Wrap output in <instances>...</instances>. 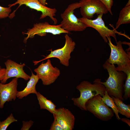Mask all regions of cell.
Masks as SVG:
<instances>
[{
    "instance_id": "cell-1",
    "label": "cell",
    "mask_w": 130,
    "mask_h": 130,
    "mask_svg": "<svg viewBox=\"0 0 130 130\" xmlns=\"http://www.w3.org/2000/svg\"><path fill=\"white\" fill-rule=\"evenodd\" d=\"M103 66L108 73L109 76L108 78L105 82H101L100 79H97L93 82L102 84L104 86L109 95L123 101L124 83L127 77L126 74L122 71H117L114 64H110L107 60Z\"/></svg>"
},
{
    "instance_id": "cell-2",
    "label": "cell",
    "mask_w": 130,
    "mask_h": 130,
    "mask_svg": "<svg viewBox=\"0 0 130 130\" xmlns=\"http://www.w3.org/2000/svg\"><path fill=\"white\" fill-rule=\"evenodd\" d=\"M92 84L86 81H84L78 85L76 88L80 92V96L72 98L71 99L74 104L82 110L87 111L85 104L87 101L94 96L99 94L103 97L106 90L104 86L97 82Z\"/></svg>"
},
{
    "instance_id": "cell-3",
    "label": "cell",
    "mask_w": 130,
    "mask_h": 130,
    "mask_svg": "<svg viewBox=\"0 0 130 130\" xmlns=\"http://www.w3.org/2000/svg\"><path fill=\"white\" fill-rule=\"evenodd\" d=\"M79 2H75L68 5L60 15L62 20L60 24L62 29L70 32L71 31H82L87 27L86 25L77 18L74 14V10L80 7Z\"/></svg>"
},
{
    "instance_id": "cell-4",
    "label": "cell",
    "mask_w": 130,
    "mask_h": 130,
    "mask_svg": "<svg viewBox=\"0 0 130 130\" xmlns=\"http://www.w3.org/2000/svg\"><path fill=\"white\" fill-rule=\"evenodd\" d=\"M102 97L99 94L94 96L87 101L85 106L86 110L99 119L106 121L111 119L114 113L102 101Z\"/></svg>"
},
{
    "instance_id": "cell-5",
    "label": "cell",
    "mask_w": 130,
    "mask_h": 130,
    "mask_svg": "<svg viewBox=\"0 0 130 130\" xmlns=\"http://www.w3.org/2000/svg\"><path fill=\"white\" fill-rule=\"evenodd\" d=\"M65 37V41L63 47L53 51L52 49L49 50L51 51L50 53L46 56H44L45 57L44 58L39 61L33 62L34 65H36L39 63L46 59L55 58H58L60 60V63L63 65L66 66H68L69 60L71 58L70 54L75 48L76 43L73 41L68 34H66Z\"/></svg>"
},
{
    "instance_id": "cell-6",
    "label": "cell",
    "mask_w": 130,
    "mask_h": 130,
    "mask_svg": "<svg viewBox=\"0 0 130 130\" xmlns=\"http://www.w3.org/2000/svg\"><path fill=\"white\" fill-rule=\"evenodd\" d=\"M70 33L62 29L60 24L52 25L46 22L36 23L34 24L33 27L29 29L25 33L27 36L25 38L24 42L26 43L29 38H33L36 35L43 36H46L47 33L57 35L63 33L69 34Z\"/></svg>"
},
{
    "instance_id": "cell-7",
    "label": "cell",
    "mask_w": 130,
    "mask_h": 130,
    "mask_svg": "<svg viewBox=\"0 0 130 130\" xmlns=\"http://www.w3.org/2000/svg\"><path fill=\"white\" fill-rule=\"evenodd\" d=\"M34 71L44 85H50L54 83L60 74V70L53 66L49 58L46 63L42 62Z\"/></svg>"
},
{
    "instance_id": "cell-8",
    "label": "cell",
    "mask_w": 130,
    "mask_h": 130,
    "mask_svg": "<svg viewBox=\"0 0 130 130\" xmlns=\"http://www.w3.org/2000/svg\"><path fill=\"white\" fill-rule=\"evenodd\" d=\"M107 38L111 51L109 58L107 61L111 64H116L118 66H124L130 64V55L123 49V42L120 40L117 41L115 45L112 43L110 37Z\"/></svg>"
},
{
    "instance_id": "cell-9",
    "label": "cell",
    "mask_w": 130,
    "mask_h": 130,
    "mask_svg": "<svg viewBox=\"0 0 130 130\" xmlns=\"http://www.w3.org/2000/svg\"><path fill=\"white\" fill-rule=\"evenodd\" d=\"M103 14L98 15L97 18L94 20L89 19L82 17L78 18L84 23L87 27H91L96 29L99 33L105 42L107 43V38L111 36L114 38L117 42L116 33H117L115 29L111 30L106 26L102 19Z\"/></svg>"
},
{
    "instance_id": "cell-10",
    "label": "cell",
    "mask_w": 130,
    "mask_h": 130,
    "mask_svg": "<svg viewBox=\"0 0 130 130\" xmlns=\"http://www.w3.org/2000/svg\"><path fill=\"white\" fill-rule=\"evenodd\" d=\"M80 12L84 17L91 19L96 14H106L108 10L104 4L99 0H81Z\"/></svg>"
},
{
    "instance_id": "cell-11",
    "label": "cell",
    "mask_w": 130,
    "mask_h": 130,
    "mask_svg": "<svg viewBox=\"0 0 130 130\" xmlns=\"http://www.w3.org/2000/svg\"><path fill=\"white\" fill-rule=\"evenodd\" d=\"M17 4L19 5L18 7L22 5H25L31 8L40 12L42 14L40 19H43L48 16L53 22L54 24L57 23V20L54 17L56 15L57 9L55 8H51L43 5L38 0H17L15 3L9 4L8 6L11 7Z\"/></svg>"
},
{
    "instance_id": "cell-12",
    "label": "cell",
    "mask_w": 130,
    "mask_h": 130,
    "mask_svg": "<svg viewBox=\"0 0 130 130\" xmlns=\"http://www.w3.org/2000/svg\"><path fill=\"white\" fill-rule=\"evenodd\" d=\"M5 64L6 67V71L4 77L0 81L2 84H5L8 79L12 77L18 79L20 78L25 80L29 79L30 76L26 74L23 70V67L25 65V64H19L8 59Z\"/></svg>"
},
{
    "instance_id": "cell-13",
    "label": "cell",
    "mask_w": 130,
    "mask_h": 130,
    "mask_svg": "<svg viewBox=\"0 0 130 130\" xmlns=\"http://www.w3.org/2000/svg\"><path fill=\"white\" fill-rule=\"evenodd\" d=\"M18 78H14L8 83L3 84L0 82V108H3L6 102L14 101L18 92Z\"/></svg>"
},
{
    "instance_id": "cell-14",
    "label": "cell",
    "mask_w": 130,
    "mask_h": 130,
    "mask_svg": "<svg viewBox=\"0 0 130 130\" xmlns=\"http://www.w3.org/2000/svg\"><path fill=\"white\" fill-rule=\"evenodd\" d=\"M56 112L53 114L64 130H72L74 128L75 117L68 109L64 108L56 109Z\"/></svg>"
},
{
    "instance_id": "cell-15",
    "label": "cell",
    "mask_w": 130,
    "mask_h": 130,
    "mask_svg": "<svg viewBox=\"0 0 130 130\" xmlns=\"http://www.w3.org/2000/svg\"><path fill=\"white\" fill-rule=\"evenodd\" d=\"M29 79L25 88L22 91H18L16 95L17 98L21 99L30 94L33 93L36 94L37 93L36 86L39 78L37 75L34 74L32 72L31 75Z\"/></svg>"
},
{
    "instance_id": "cell-16",
    "label": "cell",
    "mask_w": 130,
    "mask_h": 130,
    "mask_svg": "<svg viewBox=\"0 0 130 130\" xmlns=\"http://www.w3.org/2000/svg\"><path fill=\"white\" fill-rule=\"evenodd\" d=\"M118 71L123 72L127 75L125 82L124 85V100H126L130 97V64L124 66H118L116 67Z\"/></svg>"
},
{
    "instance_id": "cell-17",
    "label": "cell",
    "mask_w": 130,
    "mask_h": 130,
    "mask_svg": "<svg viewBox=\"0 0 130 130\" xmlns=\"http://www.w3.org/2000/svg\"><path fill=\"white\" fill-rule=\"evenodd\" d=\"M41 109H46L53 114L56 112V106L50 100L47 99L39 92L36 94Z\"/></svg>"
},
{
    "instance_id": "cell-18",
    "label": "cell",
    "mask_w": 130,
    "mask_h": 130,
    "mask_svg": "<svg viewBox=\"0 0 130 130\" xmlns=\"http://www.w3.org/2000/svg\"><path fill=\"white\" fill-rule=\"evenodd\" d=\"M129 0L125 6L120 11L118 19L116 25L115 29H118L123 24L130 23V3Z\"/></svg>"
},
{
    "instance_id": "cell-19",
    "label": "cell",
    "mask_w": 130,
    "mask_h": 130,
    "mask_svg": "<svg viewBox=\"0 0 130 130\" xmlns=\"http://www.w3.org/2000/svg\"><path fill=\"white\" fill-rule=\"evenodd\" d=\"M117 106L119 110V113L124 116L128 118H130V105L124 104L123 101L113 96H111Z\"/></svg>"
},
{
    "instance_id": "cell-20",
    "label": "cell",
    "mask_w": 130,
    "mask_h": 130,
    "mask_svg": "<svg viewBox=\"0 0 130 130\" xmlns=\"http://www.w3.org/2000/svg\"><path fill=\"white\" fill-rule=\"evenodd\" d=\"M102 101L108 107H110L115 113L117 118L120 120L121 118L118 115L119 110L112 98L108 94L106 90L104 95L102 97Z\"/></svg>"
},
{
    "instance_id": "cell-21",
    "label": "cell",
    "mask_w": 130,
    "mask_h": 130,
    "mask_svg": "<svg viewBox=\"0 0 130 130\" xmlns=\"http://www.w3.org/2000/svg\"><path fill=\"white\" fill-rule=\"evenodd\" d=\"M17 121L14 118L13 114L10 115L4 121H1L0 120V130H6L12 123Z\"/></svg>"
},
{
    "instance_id": "cell-22",
    "label": "cell",
    "mask_w": 130,
    "mask_h": 130,
    "mask_svg": "<svg viewBox=\"0 0 130 130\" xmlns=\"http://www.w3.org/2000/svg\"><path fill=\"white\" fill-rule=\"evenodd\" d=\"M11 11V7H4L0 6V19L9 17Z\"/></svg>"
},
{
    "instance_id": "cell-23",
    "label": "cell",
    "mask_w": 130,
    "mask_h": 130,
    "mask_svg": "<svg viewBox=\"0 0 130 130\" xmlns=\"http://www.w3.org/2000/svg\"><path fill=\"white\" fill-rule=\"evenodd\" d=\"M102 2L107 8L108 12L111 15L113 14L111 9L113 3V0H99Z\"/></svg>"
},
{
    "instance_id": "cell-24",
    "label": "cell",
    "mask_w": 130,
    "mask_h": 130,
    "mask_svg": "<svg viewBox=\"0 0 130 130\" xmlns=\"http://www.w3.org/2000/svg\"><path fill=\"white\" fill-rule=\"evenodd\" d=\"M50 130H64L56 119L54 118L50 129Z\"/></svg>"
},
{
    "instance_id": "cell-25",
    "label": "cell",
    "mask_w": 130,
    "mask_h": 130,
    "mask_svg": "<svg viewBox=\"0 0 130 130\" xmlns=\"http://www.w3.org/2000/svg\"><path fill=\"white\" fill-rule=\"evenodd\" d=\"M23 126L20 130H28L33 125V122L31 120L29 121L26 122L23 121Z\"/></svg>"
},
{
    "instance_id": "cell-26",
    "label": "cell",
    "mask_w": 130,
    "mask_h": 130,
    "mask_svg": "<svg viewBox=\"0 0 130 130\" xmlns=\"http://www.w3.org/2000/svg\"><path fill=\"white\" fill-rule=\"evenodd\" d=\"M5 71V68H2L0 66V81H1L3 78Z\"/></svg>"
},
{
    "instance_id": "cell-27",
    "label": "cell",
    "mask_w": 130,
    "mask_h": 130,
    "mask_svg": "<svg viewBox=\"0 0 130 130\" xmlns=\"http://www.w3.org/2000/svg\"><path fill=\"white\" fill-rule=\"evenodd\" d=\"M120 120L126 123L130 127V120L126 118H121Z\"/></svg>"
},
{
    "instance_id": "cell-28",
    "label": "cell",
    "mask_w": 130,
    "mask_h": 130,
    "mask_svg": "<svg viewBox=\"0 0 130 130\" xmlns=\"http://www.w3.org/2000/svg\"><path fill=\"white\" fill-rule=\"evenodd\" d=\"M39 2L42 5L44 6H46V5L47 4L46 2V0H38Z\"/></svg>"
}]
</instances>
